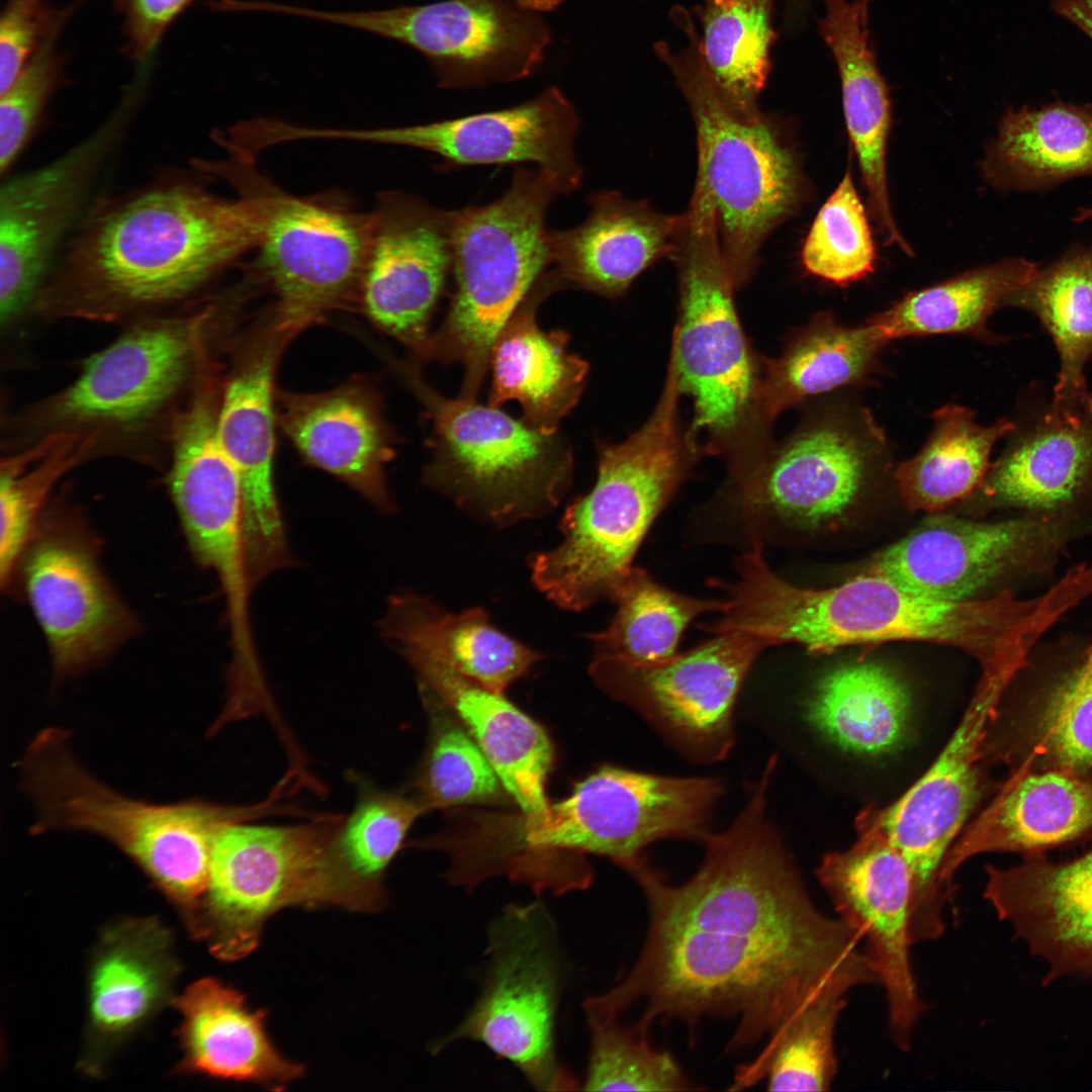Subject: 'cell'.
I'll return each instance as SVG.
<instances>
[{
	"instance_id": "9a60e30c",
	"label": "cell",
	"mask_w": 1092,
	"mask_h": 1092,
	"mask_svg": "<svg viewBox=\"0 0 1092 1092\" xmlns=\"http://www.w3.org/2000/svg\"><path fill=\"white\" fill-rule=\"evenodd\" d=\"M875 556L864 572L939 601L975 600L1039 574L1087 527L1080 510L987 523L935 516Z\"/></svg>"
},
{
	"instance_id": "2e32d148",
	"label": "cell",
	"mask_w": 1092,
	"mask_h": 1092,
	"mask_svg": "<svg viewBox=\"0 0 1092 1092\" xmlns=\"http://www.w3.org/2000/svg\"><path fill=\"white\" fill-rule=\"evenodd\" d=\"M280 14L326 21L405 44L429 62L446 89L511 82L534 73L551 31L510 0H442L385 10L328 11L279 4Z\"/></svg>"
},
{
	"instance_id": "4dcf8cb0",
	"label": "cell",
	"mask_w": 1092,
	"mask_h": 1092,
	"mask_svg": "<svg viewBox=\"0 0 1092 1092\" xmlns=\"http://www.w3.org/2000/svg\"><path fill=\"white\" fill-rule=\"evenodd\" d=\"M818 32L839 75L843 114L868 194L870 214L888 245L911 249L894 221L886 154L891 128L889 88L880 72L869 30V6L861 0H822Z\"/></svg>"
},
{
	"instance_id": "30bf717a",
	"label": "cell",
	"mask_w": 1092,
	"mask_h": 1092,
	"mask_svg": "<svg viewBox=\"0 0 1092 1092\" xmlns=\"http://www.w3.org/2000/svg\"><path fill=\"white\" fill-rule=\"evenodd\" d=\"M669 258L679 283V321L672 335L680 391L695 404L689 437L724 448L755 413L758 378L733 300L739 286L721 247L716 209L694 190Z\"/></svg>"
},
{
	"instance_id": "7dc6e473",
	"label": "cell",
	"mask_w": 1092,
	"mask_h": 1092,
	"mask_svg": "<svg viewBox=\"0 0 1092 1092\" xmlns=\"http://www.w3.org/2000/svg\"><path fill=\"white\" fill-rule=\"evenodd\" d=\"M93 436L57 431L1 463L0 581L10 586L16 564L57 481L92 446Z\"/></svg>"
},
{
	"instance_id": "836d02e7",
	"label": "cell",
	"mask_w": 1092,
	"mask_h": 1092,
	"mask_svg": "<svg viewBox=\"0 0 1092 1092\" xmlns=\"http://www.w3.org/2000/svg\"><path fill=\"white\" fill-rule=\"evenodd\" d=\"M557 283L553 273L539 279L500 331L489 360V405L517 400L523 407L522 421L545 435H554L578 401L588 368L567 351L565 332H545L536 322L539 301Z\"/></svg>"
},
{
	"instance_id": "681fc988",
	"label": "cell",
	"mask_w": 1092,
	"mask_h": 1092,
	"mask_svg": "<svg viewBox=\"0 0 1092 1092\" xmlns=\"http://www.w3.org/2000/svg\"><path fill=\"white\" fill-rule=\"evenodd\" d=\"M802 264L834 285L858 281L875 269L876 248L851 171L819 209L802 247Z\"/></svg>"
},
{
	"instance_id": "816d5d0a",
	"label": "cell",
	"mask_w": 1092,
	"mask_h": 1092,
	"mask_svg": "<svg viewBox=\"0 0 1092 1092\" xmlns=\"http://www.w3.org/2000/svg\"><path fill=\"white\" fill-rule=\"evenodd\" d=\"M420 798L382 792L362 785L353 812L343 820L337 848L357 878L380 884L415 820L428 810Z\"/></svg>"
},
{
	"instance_id": "e575fe53",
	"label": "cell",
	"mask_w": 1092,
	"mask_h": 1092,
	"mask_svg": "<svg viewBox=\"0 0 1092 1092\" xmlns=\"http://www.w3.org/2000/svg\"><path fill=\"white\" fill-rule=\"evenodd\" d=\"M380 631L397 652H420L496 693L541 659L492 625L483 609L450 613L412 592L389 599Z\"/></svg>"
},
{
	"instance_id": "603a6c76",
	"label": "cell",
	"mask_w": 1092,
	"mask_h": 1092,
	"mask_svg": "<svg viewBox=\"0 0 1092 1092\" xmlns=\"http://www.w3.org/2000/svg\"><path fill=\"white\" fill-rule=\"evenodd\" d=\"M578 125L572 103L551 86L502 110L410 126L324 128L322 136L417 148L460 166L533 163L565 194L581 181L574 152Z\"/></svg>"
},
{
	"instance_id": "8fae6325",
	"label": "cell",
	"mask_w": 1092,
	"mask_h": 1092,
	"mask_svg": "<svg viewBox=\"0 0 1092 1092\" xmlns=\"http://www.w3.org/2000/svg\"><path fill=\"white\" fill-rule=\"evenodd\" d=\"M433 424L426 478L453 503L494 526L540 518L569 486L572 458L545 435L474 398H446L403 370Z\"/></svg>"
},
{
	"instance_id": "52a82bcc",
	"label": "cell",
	"mask_w": 1092,
	"mask_h": 1092,
	"mask_svg": "<svg viewBox=\"0 0 1092 1092\" xmlns=\"http://www.w3.org/2000/svg\"><path fill=\"white\" fill-rule=\"evenodd\" d=\"M556 194L539 169L520 168L496 200L452 211L456 288L428 357L463 365L461 396L474 398L497 336L551 264L545 215Z\"/></svg>"
},
{
	"instance_id": "b9f144b4",
	"label": "cell",
	"mask_w": 1092,
	"mask_h": 1092,
	"mask_svg": "<svg viewBox=\"0 0 1092 1092\" xmlns=\"http://www.w3.org/2000/svg\"><path fill=\"white\" fill-rule=\"evenodd\" d=\"M1007 306L1032 312L1054 342L1060 369L1052 401L1068 407L1091 404L1084 370L1092 359V243L1038 267L1007 297Z\"/></svg>"
},
{
	"instance_id": "ba28073f",
	"label": "cell",
	"mask_w": 1092,
	"mask_h": 1092,
	"mask_svg": "<svg viewBox=\"0 0 1092 1092\" xmlns=\"http://www.w3.org/2000/svg\"><path fill=\"white\" fill-rule=\"evenodd\" d=\"M672 19L689 46L675 53L657 41L654 52L691 109L698 143L695 187L716 209L722 252L740 286L751 275L764 239L796 207L799 171L768 120L742 118L720 97L702 61L689 12L680 8Z\"/></svg>"
},
{
	"instance_id": "bcb514c9",
	"label": "cell",
	"mask_w": 1092,
	"mask_h": 1092,
	"mask_svg": "<svg viewBox=\"0 0 1092 1092\" xmlns=\"http://www.w3.org/2000/svg\"><path fill=\"white\" fill-rule=\"evenodd\" d=\"M608 627L589 635L593 658L653 663L677 653L681 634L699 615L722 612L725 601L701 600L670 590L633 567L614 600Z\"/></svg>"
},
{
	"instance_id": "3957f363",
	"label": "cell",
	"mask_w": 1092,
	"mask_h": 1092,
	"mask_svg": "<svg viewBox=\"0 0 1092 1092\" xmlns=\"http://www.w3.org/2000/svg\"><path fill=\"white\" fill-rule=\"evenodd\" d=\"M736 581L715 633L753 635L769 647L794 643L811 652L860 644L927 642L973 656L982 672L1021 666L1048 628L1044 597L1015 599L1010 592L962 602L914 594L863 572L839 585L801 587L776 574L758 546L737 563Z\"/></svg>"
},
{
	"instance_id": "74e56055",
	"label": "cell",
	"mask_w": 1092,
	"mask_h": 1092,
	"mask_svg": "<svg viewBox=\"0 0 1092 1092\" xmlns=\"http://www.w3.org/2000/svg\"><path fill=\"white\" fill-rule=\"evenodd\" d=\"M1002 189L1037 191L1092 174V104L1056 102L1010 109L983 161Z\"/></svg>"
},
{
	"instance_id": "94428289",
	"label": "cell",
	"mask_w": 1092,
	"mask_h": 1092,
	"mask_svg": "<svg viewBox=\"0 0 1092 1092\" xmlns=\"http://www.w3.org/2000/svg\"><path fill=\"white\" fill-rule=\"evenodd\" d=\"M1081 657H1082V661H1083L1084 665L1086 667L1092 669V640H1091V643L1089 644V646L1087 647V649L1084 651V654Z\"/></svg>"
},
{
	"instance_id": "7a4b0ae2",
	"label": "cell",
	"mask_w": 1092,
	"mask_h": 1092,
	"mask_svg": "<svg viewBox=\"0 0 1092 1092\" xmlns=\"http://www.w3.org/2000/svg\"><path fill=\"white\" fill-rule=\"evenodd\" d=\"M259 218L186 175L96 201L63 248L35 306L114 320L193 295L254 250Z\"/></svg>"
},
{
	"instance_id": "6da1fadb",
	"label": "cell",
	"mask_w": 1092,
	"mask_h": 1092,
	"mask_svg": "<svg viewBox=\"0 0 1092 1092\" xmlns=\"http://www.w3.org/2000/svg\"><path fill=\"white\" fill-rule=\"evenodd\" d=\"M775 765L749 786L734 823L706 839L689 881L668 884L644 855L625 868L647 901V936L624 979L584 1001L585 1014L640 1005L634 1026L645 1033L655 1021L736 1019L728 1050L738 1051L825 989L879 984L858 933L815 906L765 818Z\"/></svg>"
},
{
	"instance_id": "8d00e7d4",
	"label": "cell",
	"mask_w": 1092,
	"mask_h": 1092,
	"mask_svg": "<svg viewBox=\"0 0 1092 1092\" xmlns=\"http://www.w3.org/2000/svg\"><path fill=\"white\" fill-rule=\"evenodd\" d=\"M188 1068L208 1076L282 1090L304 1068L284 1059L265 1031V1013L249 1009L238 991L202 979L177 998Z\"/></svg>"
},
{
	"instance_id": "d4e9b609",
	"label": "cell",
	"mask_w": 1092,
	"mask_h": 1092,
	"mask_svg": "<svg viewBox=\"0 0 1092 1092\" xmlns=\"http://www.w3.org/2000/svg\"><path fill=\"white\" fill-rule=\"evenodd\" d=\"M169 487L194 558L221 585L232 636L233 662H257L248 600L241 482L215 432L195 427L173 442Z\"/></svg>"
},
{
	"instance_id": "f1b7e54d",
	"label": "cell",
	"mask_w": 1092,
	"mask_h": 1092,
	"mask_svg": "<svg viewBox=\"0 0 1092 1092\" xmlns=\"http://www.w3.org/2000/svg\"><path fill=\"white\" fill-rule=\"evenodd\" d=\"M1092 836V772L1015 770L947 852L941 880L984 852L1044 853Z\"/></svg>"
},
{
	"instance_id": "680465c9",
	"label": "cell",
	"mask_w": 1092,
	"mask_h": 1092,
	"mask_svg": "<svg viewBox=\"0 0 1092 1092\" xmlns=\"http://www.w3.org/2000/svg\"><path fill=\"white\" fill-rule=\"evenodd\" d=\"M510 1L514 2L515 4L521 6V7L525 8V9L540 13V12H548V11L554 10L564 0H510Z\"/></svg>"
},
{
	"instance_id": "83f0119b",
	"label": "cell",
	"mask_w": 1092,
	"mask_h": 1092,
	"mask_svg": "<svg viewBox=\"0 0 1092 1092\" xmlns=\"http://www.w3.org/2000/svg\"><path fill=\"white\" fill-rule=\"evenodd\" d=\"M986 873L985 899L1046 961L1044 981L1073 974L1092 981V847L1068 861L1034 853Z\"/></svg>"
},
{
	"instance_id": "91938a15",
	"label": "cell",
	"mask_w": 1092,
	"mask_h": 1092,
	"mask_svg": "<svg viewBox=\"0 0 1092 1092\" xmlns=\"http://www.w3.org/2000/svg\"><path fill=\"white\" fill-rule=\"evenodd\" d=\"M1087 219H1092V204L1080 209L1075 216L1076 221H1084Z\"/></svg>"
},
{
	"instance_id": "1f68e13d",
	"label": "cell",
	"mask_w": 1092,
	"mask_h": 1092,
	"mask_svg": "<svg viewBox=\"0 0 1092 1092\" xmlns=\"http://www.w3.org/2000/svg\"><path fill=\"white\" fill-rule=\"evenodd\" d=\"M415 670L424 695L454 712L525 813L548 805L545 782L553 747L545 730L503 693L490 691L413 650L398 652Z\"/></svg>"
},
{
	"instance_id": "f35d334b",
	"label": "cell",
	"mask_w": 1092,
	"mask_h": 1092,
	"mask_svg": "<svg viewBox=\"0 0 1092 1092\" xmlns=\"http://www.w3.org/2000/svg\"><path fill=\"white\" fill-rule=\"evenodd\" d=\"M807 720L845 751L883 755L906 740L910 693L902 678L874 662L839 666L824 674L805 704Z\"/></svg>"
},
{
	"instance_id": "ee69618b",
	"label": "cell",
	"mask_w": 1092,
	"mask_h": 1092,
	"mask_svg": "<svg viewBox=\"0 0 1092 1092\" xmlns=\"http://www.w3.org/2000/svg\"><path fill=\"white\" fill-rule=\"evenodd\" d=\"M165 933L153 923L113 931L104 941L91 977L95 1027L116 1034L133 1026L164 997L173 975Z\"/></svg>"
},
{
	"instance_id": "f546056e",
	"label": "cell",
	"mask_w": 1092,
	"mask_h": 1092,
	"mask_svg": "<svg viewBox=\"0 0 1092 1092\" xmlns=\"http://www.w3.org/2000/svg\"><path fill=\"white\" fill-rule=\"evenodd\" d=\"M277 420L298 452L380 510H392L384 468L392 440L377 397L350 383L318 393L279 392Z\"/></svg>"
},
{
	"instance_id": "7402d4cb",
	"label": "cell",
	"mask_w": 1092,
	"mask_h": 1092,
	"mask_svg": "<svg viewBox=\"0 0 1092 1092\" xmlns=\"http://www.w3.org/2000/svg\"><path fill=\"white\" fill-rule=\"evenodd\" d=\"M218 301L193 316L152 321L93 355L55 396L49 421L65 427L128 426L153 417L178 393L196 361Z\"/></svg>"
},
{
	"instance_id": "f907efd6",
	"label": "cell",
	"mask_w": 1092,
	"mask_h": 1092,
	"mask_svg": "<svg viewBox=\"0 0 1092 1092\" xmlns=\"http://www.w3.org/2000/svg\"><path fill=\"white\" fill-rule=\"evenodd\" d=\"M434 712L418 777L420 798L429 809L498 800L500 780L473 737L438 707Z\"/></svg>"
},
{
	"instance_id": "5b68a950",
	"label": "cell",
	"mask_w": 1092,
	"mask_h": 1092,
	"mask_svg": "<svg viewBox=\"0 0 1092 1092\" xmlns=\"http://www.w3.org/2000/svg\"><path fill=\"white\" fill-rule=\"evenodd\" d=\"M62 728L40 730L18 760L21 787L35 808L31 834H95L130 857L171 899L196 908L215 838L256 809L201 800L153 804L127 798L75 758Z\"/></svg>"
},
{
	"instance_id": "5bb4252c",
	"label": "cell",
	"mask_w": 1092,
	"mask_h": 1092,
	"mask_svg": "<svg viewBox=\"0 0 1092 1092\" xmlns=\"http://www.w3.org/2000/svg\"><path fill=\"white\" fill-rule=\"evenodd\" d=\"M883 428L854 388L818 397L804 422L741 478L759 513L818 527L846 513L879 474L894 472Z\"/></svg>"
},
{
	"instance_id": "f5cc1de1",
	"label": "cell",
	"mask_w": 1092,
	"mask_h": 1092,
	"mask_svg": "<svg viewBox=\"0 0 1092 1092\" xmlns=\"http://www.w3.org/2000/svg\"><path fill=\"white\" fill-rule=\"evenodd\" d=\"M83 0L59 9L37 50L13 82L0 92V174L8 173L36 129L49 101L65 81L60 35Z\"/></svg>"
},
{
	"instance_id": "f6af8a7d",
	"label": "cell",
	"mask_w": 1092,
	"mask_h": 1092,
	"mask_svg": "<svg viewBox=\"0 0 1092 1092\" xmlns=\"http://www.w3.org/2000/svg\"><path fill=\"white\" fill-rule=\"evenodd\" d=\"M843 987L823 990L770 1035L761 1053L738 1067L729 1090L766 1080L769 1091H828L838 1071L835 1031L846 1006Z\"/></svg>"
},
{
	"instance_id": "db71d44e",
	"label": "cell",
	"mask_w": 1092,
	"mask_h": 1092,
	"mask_svg": "<svg viewBox=\"0 0 1092 1092\" xmlns=\"http://www.w3.org/2000/svg\"><path fill=\"white\" fill-rule=\"evenodd\" d=\"M59 9L49 0H8L0 20V92L33 56Z\"/></svg>"
},
{
	"instance_id": "8992f818",
	"label": "cell",
	"mask_w": 1092,
	"mask_h": 1092,
	"mask_svg": "<svg viewBox=\"0 0 1092 1092\" xmlns=\"http://www.w3.org/2000/svg\"><path fill=\"white\" fill-rule=\"evenodd\" d=\"M344 818L291 826H226L214 840L195 929L225 961L249 954L267 919L288 906L334 905L373 911L380 884L353 875L337 848Z\"/></svg>"
},
{
	"instance_id": "9c48e42d",
	"label": "cell",
	"mask_w": 1092,
	"mask_h": 1092,
	"mask_svg": "<svg viewBox=\"0 0 1092 1092\" xmlns=\"http://www.w3.org/2000/svg\"><path fill=\"white\" fill-rule=\"evenodd\" d=\"M198 170L250 198L257 209V275L275 296L272 317L297 333L359 295L371 213L331 194L295 196L259 174L253 161L199 159Z\"/></svg>"
},
{
	"instance_id": "11a10c76",
	"label": "cell",
	"mask_w": 1092,
	"mask_h": 1092,
	"mask_svg": "<svg viewBox=\"0 0 1092 1092\" xmlns=\"http://www.w3.org/2000/svg\"><path fill=\"white\" fill-rule=\"evenodd\" d=\"M194 0H115L121 17L122 51L130 60L145 61L169 26Z\"/></svg>"
},
{
	"instance_id": "7bdbcfd3",
	"label": "cell",
	"mask_w": 1092,
	"mask_h": 1092,
	"mask_svg": "<svg viewBox=\"0 0 1092 1092\" xmlns=\"http://www.w3.org/2000/svg\"><path fill=\"white\" fill-rule=\"evenodd\" d=\"M776 0H704L694 9L702 26L699 52L723 101L742 118L762 115L759 97L771 70L777 39Z\"/></svg>"
},
{
	"instance_id": "ffe728a7",
	"label": "cell",
	"mask_w": 1092,
	"mask_h": 1092,
	"mask_svg": "<svg viewBox=\"0 0 1092 1092\" xmlns=\"http://www.w3.org/2000/svg\"><path fill=\"white\" fill-rule=\"evenodd\" d=\"M847 849L826 854L816 872L838 917L855 930L885 990L890 1036L908 1051L926 1009L910 947L912 879L902 853L881 832L856 827Z\"/></svg>"
},
{
	"instance_id": "e0dca14e",
	"label": "cell",
	"mask_w": 1092,
	"mask_h": 1092,
	"mask_svg": "<svg viewBox=\"0 0 1092 1092\" xmlns=\"http://www.w3.org/2000/svg\"><path fill=\"white\" fill-rule=\"evenodd\" d=\"M98 550L81 518L55 509L40 515L14 570L12 582L17 578L44 636L57 681L102 663L138 630Z\"/></svg>"
},
{
	"instance_id": "6f0895ef",
	"label": "cell",
	"mask_w": 1092,
	"mask_h": 1092,
	"mask_svg": "<svg viewBox=\"0 0 1092 1092\" xmlns=\"http://www.w3.org/2000/svg\"><path fill=\"white\" fill-rule=\"evenodd\" d=\"M812 0H787L784 26L789 32L799 29L805 22Z\"/></svg>"
},
{
	"instance_id": "d590c367",
	"label": "cell",
	"mask_w": 1092,
	"mask_h": 1092,
	"mask_svg": "<svg viewBox=\"0 0 1092 1092\" xmlns=\"http://www.w3.org/2000/svg\"><path fill=\"white\" fill-rule=\"evenodd\" d=\"M891 341L874 324L848 326L822 311L795 331L782 354L765 361L755 413L772 421L809 399L873 380Z\"/></svg>"
},
{
	"instance_id": "ab89813d",
	"label": "cell",
	"mask_w": 1092,
	"mask_h": 1092,
	"mask_svg": "<svg viewBox=\"0 0 1092 1092\" xmlns=\"http://www.w3.org/2000/svg\"><path fill=\"white\" fill-rule=\"evenodd\" d=\"M1037 269L1036 263L1023 258L1004 259L907 293L868 322L891 342L906 337L961 335L996 344L1002 338L988 329L989 317L1005 307L1007 297Z\"/></svg>"
},
{
	"instance_id": "c3c4849f",
	"label": "cell",
	"mask_w": 1092,
	"mask_h": 1092,
	"mask_svg": "<svg viewBox=\"0 0 1092 1092\" xmlns=\"http://www.w3.org/2000/svg\"><path fill=\"white\" fill-rule=\"evenodd\" d=\"M590 1042L581 1089L588 1091H688L693 1083L669 1052L619 1017L586 1016Z\"/></svg>"
},
{
	"instance_id": "cb8c5ba5",
	"label": "cell",
	"mask_w": 1092,
	"mask_h": 1092,
	"mask_svg": "<svg viewBox=\"0 0 1092 1092\" xmlns=\"http://www.w3.org/2000/svg\"><path fill=\"white\" fill-rule=\"evenodd\" d=\"M370 213L358 300L373 324L428 357L429 318L452 269V211L394 191Z\"/></svg>"
},
{
	"instance_id": "7c38bea8",
	"label": "cell",
	"mask_w": 1092,
	"mask_h": 1092,
	"mask_svg": "<svg viewBox=\"0 0 1092 1092\" xmlns=\"http://www.w3.org/2000/svg\"><path fill=\"white\" fill-rule=\"evenodd\" d=\"M487 972L464 1019L439 1041L484 1044L540 1091L577 1088L559 1063L555 1020L564 981L556 923L540 901L503 908L487 934Z\"/></svg>"
},
{
	"instance_id": "44dd1931",
	"label": "cell",
	"mask_w": 1092,
	"mask_h": 1092,
	"mask_svg": "<svg viewBox=\"0 0 1092 1092\" xmlns=\"http://www.w3.org/2000/svg\"><path fill=\"white\" fill-rule=\"evenodd\" d=\"M294 335L269 317L246 343L217 404V435L241 482L252 588L291 564L273 473L274 378L281 352Z\"/></svg>"
},
{
	"instance_id": "4fadbf2b",
	"label": "cell",
	"mask_w": 1092,
	"mask_h": 1092,
	"mask_svg": "<svg viewBox=\"0 0 1092 1092\" xmlns=\"http://www.w3.org/2000/svg\"><path fill=\"white\" fill-rule=\"evenodd\" d=\"M1012 678L1007 672L982 673L959 725L930 767L894 803L869 807L856 818V827L881 832L909 867L914 943L940 938L945 911L954 910V893L943 884L941 870L982 798V745Z\"/></svg>"
},
{
	"instance_id": "ac0fdd59",
	"label": "cell",
	"mask_w": 1092,
	"mask_h": 1092,
	"mask_svg": "<svg viewBox=\"0 0 1092 1092\" xmlns=\"http://www.w3.org/2000/svg\"><path fill=\"white\" fill-rule=\"evenodd\" d=\"M127 101L65 153L36 169L2 178L0 187V318L17 320L35 301L90 207L98 179L132 116Z\"/></svg>"
},
{
	"instance_id": "277c9868",
	"label": "cell",
	"mask_w": 1092,
	"mask_h": 1092,
	"mask_svg": "<svg viewBox=\"0 0 1092 1092\" xmlns=\"http://www.w3.org/2000/svg\"><path fill=\"white\" fill-rule=\"evenodd\" d=\"M669 363L648 421L623 443L606 445L592 490L565 510L561 542L529 560L535 586L567 611L614 600L651 524L686 477L697 447L678 421L680 393Z\"/></svg>"
},
{
	"instance_id": "d6a6232c",
	"label": "cell",
	"mask_w": 1092,
	"mask_h": 1092,
	"mask_svg": "<svg viewBox=\"0 0 1092 1092\" xmlns=\"http://www.w3.org/2000/svg\"><path fill=\"white\" fill-rule=\"evenodd\" d=\"M588 217L564 232L549 231L553 271L559 281L605 296L623 294L658 259L670 257L681 215H666L617 192L592 196Z\"/></svg>"
},
{
	"instance_id": "484cf974",
	"label": "cell",
	"mask_w": 1092,
	"mask_h": 1092,
	"mask_svg": "<svg viewBox=\"0 0 1092 1092\" xmlns=\"http://www.w3.org/2000/svg\"><path fill=\"white\" fill-rule=\"evenodd\" d=\"M1024 404L1001 455L971 496L1026 513L1080 510L1092 498V404Z\"/></svg>"
},
{
	"instance_id": "d6986e66",
	"label": "cell",
	"mask_w": 1092,
	"mask_h": 1092,
	"mask_svg": "<svg viewBox=\"0 0 1092 1092\" xmlns=\"http://www.w3.org/2000/svg\"><path fill=\"white\" fill-rule=\"evenodd\" d=\"M769 645L728 632L653 663L593 658L589 672L610 696L641 714L690 758H724L734 742L732 711L741 682Z\"/></svg>"
},
{
	"instance_id": "9f6ffc18",
	"label": "cell",
	"mask_w": 1092,
	"mask_h": 1092,
	"mask_svg": "<svg viewBox=\"0 0 1092 1092\" xmlns=\"http://www.w3.org/2000/svg\"><path fill=\"white\" fill-rule=\"evenodd\" d=\"M1051 8L1092 40V0H1050Z\"/></svg>"
},
{
	"instance_id": "4316f807",
	"label": "cell",
	"mask_w": 1092,
	"mask_h": 1092,
	"mask_svg": "<svg viewBox=\"0 0 1092 1092\" xmlns=\"http://www.w3.org/2000/svg\"><path fill=\"white\" fill-rule=\"evenodd\" d=\"M1006 689L982 745L985 762L1010 771L1092 772V669L1082 657L1035 669Z\"/></svg>"
},
{
	"instance_id": "60d3db41",
	"label": "cell",
	"mask_w": 1092,
	"mask_h": 1092,
	"mask_svg": "<svg viewBox=\"0 0 1092 1092\" xmlns=\"http://www.w3.org/2000/svg\"><path fill=\"white\" fill-rule=\"evenodd\" d=\"M975 417L956 403L932 414L933 429L924 445L894 469L896 491L909 510L937 514L981 485L992 464V449L1011 431L1013 421L982 426Z\"/></svg>"
}]
</instances>
